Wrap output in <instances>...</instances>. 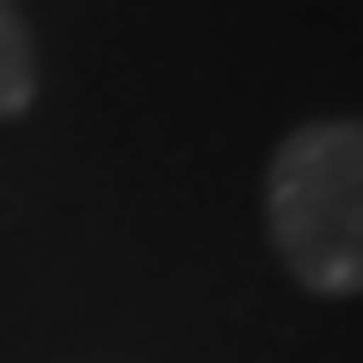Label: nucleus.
Returning <instances> with one entry per match:
<instances>
[{
    "label": "nucleus",
    "mask_w": 363,
    "mask_h": 363,
    "mask_svg": "<svg viewBox=\"0 0 363 363\" xmlns=\"http://www.w3.org/2000/svg\"><path fill=\"white\" fill-rule=\"evenodd\" d=\"M267 230L285 272L315 297L363 285V133L357 121H309L267 164Z\"/></svg>",
    "instance_id": "nucleus-1"
},
{
    "label": "nucleus",
    "mask_w": 363,
    "mask_h": 363,
    "mask_svg": "<svg viewBox=\"0 0 363 363\" xmlns=\"http://www.w3.org/2000/svg\"><path fill=\"white\" fill-rule=\"evenodd\" d=\"M37 97V43L13 0H0V121H13Z\"/></svg>",
    "instance_id": "nucleus-2"
}]
</instances>
